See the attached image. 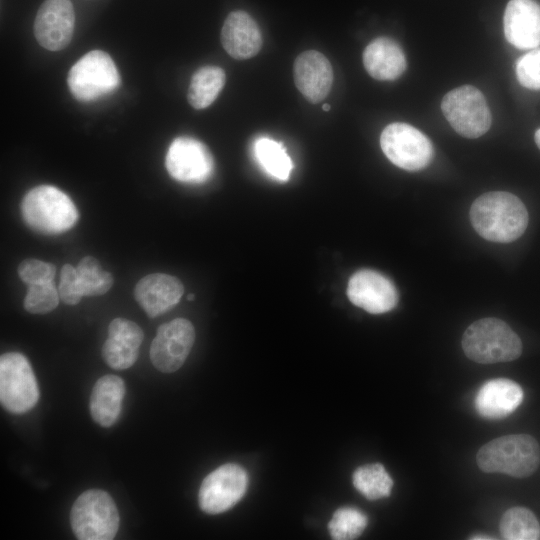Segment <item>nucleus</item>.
<instances>
[{
    "label": "nucleus",
    "instance_id": "25",
    "mask_svg": "<svg viewBox=\"0 0 540 540\" xmlns=\"http://www.w3.org/2000/svg\"><path fill=\"white\" fill-rule=\"evenodd\" d=\"M500 532L507 540H537L540 538V525L532 511L513 507L502 516Z\"/></svg>",
    "mask_w": 540,
    "mask_h": 540
},
{
    "label": "nucleus",
    "instance_id": "9",
    "mask_svg": "<svg viewBox=\"0 0 540 540\" xmlns=\"http://www.w3.org/2000/svg\"><path fill=\"white\" fill-rule=\"evenodd\" d=\"M385 156L397 167L407 171H419L429 165L433 158V146L428 137L407 123L387 125L380 136Z\"/></svg>",
    "mask_w": 540,
    "mask_h": 540
},
{
    "label": "nucleus",
    "instance_id": "19",
    "mask_svg": "<svg viewBox=\"0 0 540 540\" xmlns=\"http://www.w3.org/2000/svg\"><path fill=\"white\" fill-rule=\"evenodd\" d=\"M523 400L521 386L506 378L485 382L477 392L475 407L477 412L489 419H499L514 412Z\"/></svg>",
    "mask_w": 540,
    "mask_h": 540
},
{
    "label": "nucleus",
    "instance_id": "6",
    "mask_svg": "<svg viewBox=\"0 0 540 540\" xmlns=\"http://www.w3.org/2000/svg\"><path fill=\"white\" fill-rule=\"evenodd\" d=\"M121 79L111 56L93 50L82 56L70 69L67 77L72 95L79 101L90 102L118 88Z\"/></svg>",
    "mask_w": 540,
    "mask_h": 540
},
{
    "label": "nucleus",
    "instance_id": "29",
    "mask_svg": "<svg viewBox=\"0 0 540 540\" xmlns=\"http://www.w3.org/2000/svg\"><path fill=\"white\" fill-rule=\"evenodd\" d=\"M139 349L129 344L108 337L102 346V357L111 368L124 370L130 368L137 360Z\"/></svg>",
    "mask_w": 540,
    "mask_h": 540
},
{
    "label": "nucleus",
    "instance_id": "17",
    "mask_svg": "<svg viewBox=\"0 0 540 540\" xmlns=\"http://www.w3.org/2000/svg\"><path fill=\"white\" fill-rule=\"evenodd\" d=\"M183 292V284L175 276L153 273L137 282L134 297L146 314L155 318L172 309Z\"/></svg>",
    "mask_w": 540,
    "mask_h": 540
},
{
    "label": "nucleus",
    "instance_id": "22",
    "mask_svg": "<svg viewBox=\"0 0 540 540\" xmlns=\"http://www.w3.org/2000/svg\"><path fill=\"white\" fill-rule=\"evenodd\" d=\"M226 81V75L218 66H204L192 76L187 99L195 109H204L217 98Z\"/></svg>",
    "mask_w": 540,
    "mask_h": 540
},
{
    "label": "nucleus",
    "instance_id": "5",
    "mask_svg": "<svg viewBox=\"0 0 540 540\" xmlns=\"http://www.w3.org/2000/svg\"><path fill=\"white\" fill-rule=\"evenodd\" d=\"M119 520L114 500L100 489L83 492L70 512L72 530L80 540L113 539L119 528Z\"/></svg>",
    "mask_w": 540,
    "mask_h": 540
},
{
    "label": "nucleus",
    "instance_id": "35",
    "mask_svg": "<svg viewBox=\"0 0 540 540\" xmlns=\"http://www.w3.org/2000/svg\"><path fill=\"white\" fill-rule=\"evenodd\" d=\"M477 537H472V539H493L492 537H488L486 535H476Z\"/></svg>",
    "mask_w": 540,
    "mask_h": 540
},
{
    "label": "nucleus",
    "instance_id": "7",
    "mask_svg": "<svg viewBox=\"0 0 540 540\" xmlns=\"http://www.w3.org/2000/svg\"><path fill=\"white\" fill-rule=\"evenodd\" d=\"M441 110L452 128L466 138H478L491 126L492 117L486 99L471 85L457 87L445 94Z\"/></svg>",
    "mask_w": 540,
    "mask_h": 540
},
{
    "label": "nucleus",
    "instance_id": "13",
    "mask_svg": "<svg viewBox=\"0 0 540 540\" xmlns=\"http://www.w3.org/2000/svg\"><path fill=\"white\" fill-rule=\"evenodd\" d=\"M347 296L355 306L371 314L391 311L398 303V291L393 282L370 269L359 270L350 277Z\"/></svg>",
    "mask_w": 540,
    "mask_h": 540
},
{
    "label": "nucleus",
    "instance_id": "34",
    "mask_svg": "<svg viewBox=\"0 0 540 540\" xmlns=\"http://www.w3.org/2000/svg\"><path fill=\"white\" fill-rule=\"evenodd\" d=\"M534 138L536 145L540 149V128L535 132Z\"/></svg>",
    "mask_w": 540,
    "mask_h": 540
},
{
    "label": "nucleus",
    "instance_id": "36",
    "mask_svg": "<svg viewBox=\"0 0 540 540\" xmlns=\"http://www.w3.org/2000/svg\"><path fill=\"white\" fill-rule=\"evenodd\" d=\"M323 110L324 111H329L330 110V105L329 104H324L323 105Z\"/></svg>",
    "mask_w": 540,
    "mask_h": 540
},
{
    "label": "nucleus",
    "instance_id": "37",
    "mask_svg": "<svg viewBox=\"0 0 540 540\" xmlns=\"http://www.w3.org/2000/svg\"><path fill=\"white\" fill-rule=\"evenodd\" d=\"M194 298H195V296L192 293L187 296V299L190 300V301L194 300Z\"/></svg>",
    "mask_w": 540,
    "mask_h": 540
},
{
    "label": "nucleus",
    "instance_id": "1",
    "mask_svg": "<svg viewBox=\"0 0 540 540\" xmlns=\"http://www.w3.org/2000/svg\"><path fill=\"white\" fill-rule=\"evenodd\" d=\"M473 228L484 239L510 243L523 235L528 226V212L514 194L492 191L479 196L470 209Z\"/></svg>",
    "mask_w": 540,
    "mask_h": 540
},
{
    "label": "nucleus",
    "instance_id": "12",
    "mask_svg": "<svg viewBox=\"0 0 540 540\" xmlns=\"http://www.w3.org/2000/svg\"><path fill=\"white\" fill-rule=\"evenodd\" d=\"M195 341L192 323L185 318H176L159 326L150 347V359L156 369L163 373L178 370Z\"/></svg>",
    "mask_w": 540,
    "mask_h": 540
},
{
    "label": "nucleus",
    "instance_id": "8",
    "mask_svg": "<svg viewBox=\"0 0 540 540\" xmlns=\"http://www.w3.org/2000/svg\"><path fill=\"white\" fill-rule=\"evenodd\" d=\"M39 388L28 359L8 352L0 358V402L13 414H24L35 407Z\"/></svg>",
    "mask_w": 540,
    "mask_h": 540
},
{
    "label": "nucleus",
    "instance_id": "4",
    "mask_svg": "<svg viewBox=\"0 0 540 540\" xmlns=\"http://www.w3.org/2000/svg\"><path fill=\"white\" fill-rule=\"evenodd\" d=\"M462 347L470 360L481 364L512 361L522 352L519 336L497 318H483L472 323L464 332Z\"/></svg>",
    "mask_w": 540,
    "mask_h": 540
},
{
    "label": "nucleus",
    "instance_id": "31",
    "mask_svg": "<svg viewBox=\"0 0 540 540\" xmlns=\"http://www.w3.org/2000/svg\"><path fill=\"white\" fill-rule=\"evenodd\" d=\"M55 274V265L38 259L23 260L18 266L20 279L28 285L53 282Z\"/></svg>",
    "mask_w": 540,
    "mask_h": 540
},
{
    "label": "nucleus",
    "instance_id": "24",
    "mask_svg": "<svg viewBox=\"0 0 540 540\" xmlns=\"http://www.w3.org/2000/svg\"><path fill=\"white\" fill-rule=\"evenodd\" d=\"M352 479L354 487L369 500L389 496L393 486L392 478L380 463L358 467Z\"/></svg>",
    "mask_w": 540,
    "mask_h": 540
},
{
    "label": "nucleus",
    "instance_id": "21",
    "mask_svg": "<svg viewBox=\"0 0 540 540\" xmlns=\"http://www.w3.org/2000/svg\"><path fill=\"white\" fill-rule=\"evenodd\" d=\"M125 396V383L116 375L99 378L91 392L90 413L93 420L102 427L112 426L119 418Z\"/></svg>",
    "mask_w": 540,
    "mask_h": 540
},
{
    "label": "nucleus",
    "instance_id": "18",
    "mask_svg": "<svg viewBox=\"0 0 540 540\" xmlns=\"http://www.w3.org/2000/svg\"><path fill=\"white\" fill-rule=\"evenodd\" d=\"M221 43L235 59H249L262 47V35L256 21L245 11L231 12L221 30Z\"/></svg>",
    "mask_w": 540,
    "mask_h": 540
},
{
    "label": "nucleus",
    "instance_id": "15",
    "mask_svg": "<svg viewBox=\"0 0 540 540\" xmlns=\"http://www.w3.org/2000/svg\"><path fill=\"white\" fill-rule=\"evenodd\" d=\"M507 41L518 49L540 46V5L533 0H510L503 18Z\"/></svg>",
    "mask_w": 540,
    "mask_h": 540
},
{
    "label": "nucleus",
    "instance_id": "10",
    "mask_svg": "<svg viewBox=\"0 0 540 540\" xmlns=\"http://www.w3.org/2000/svg\"><path fill=\"white\" fill-rule=\"evenodd\" d=\"M247 485L248 475L241 466L224 464L202 481L198 493L199 506L208 514L223 513L240 501Z\"/></svg>",
    "mask_w": 540,
    "mask_h": 540
},
{
    "label": "nucleus",
    "instance_id": "26",
    "mask_svg": "<svg viewBox=\"0 0 540 540\" xmlns=\"http://www.w3.org/2000/svg\"><path fill=\"white\" fill-rule=\"evenodd\" d=\"M78 285L82 296H100L113 285V276L102 269L98 260L92 256L83 257L76 267Z\"/></svg>",
    "mask_w": 540,
    "mask_h": 540
},
{
    "label": "nucleus",
    "instance_id": "20",
    "mask_svg": "<svg viewBox=\"0 0 540 540\" xmlns=\"http://www.w3.org/2000/svg\"><path fill=\"white\" fill-rule=\"evenodd\" d=\"M363 64L371 77L381 81L395 80L406 69V57L396 41L379 37L365 48Z\"/></svg>",
    "mask_w": 540,
    "mask_h": 540
},
{
    "label": "nucleus",
    "instance_id": "32",
    "mask_svg": "<svg viewBox=\"0 0 540 540\" xmlns=\"http://www.w3.org/2000/svg\"><path fill=\"white\" fill-rule=\"evenodd\" d=\"M108 337L123 341L139 349L144 334L140 326L135 322L125 318H115L109 324Z\"/></svg>",
    "mask_w": 540,
    "mask_h": 540
},
{
    "label": "nucleus",
    "instance_id": "3",
    "mask_svg": "<svg viewBox=\"0 0 540 540\" xmlns=\"http://www.w3.org/2000/svg\"><path fill=\"white\" fill-rule=\"evenodd\" d=\"M20 209L25 223L32 230L45 235L68 231L79 217L71 198L51 185H39L28 191Z\"/></svg>",
    "mask_w": 540,
    "mask_h": 540
},
{
    "label": "nucleus",
    "instance_id": "16",
    "mask_svg": "<svg viewBox=\"0 0 540 540\" xmlns=\"http://www.w3.org/2000/svg\"><path fill=\"white\" fill-rule=\"evenodd\" d=\"M294 81L309 102H321L332 87V66L322 53L315 50L305 51L295 59Z\"/></svg>",
    "mask_w": 540,
    "mask_h": 540
},
{
    "label": "nucleus",
    "instance_id": "2",
    "mask_svg": "<svg viewBox=\"0 0 540 540\" xmlns=\"http://www.w3.org/2000/svg\"><path fill=\"white\" fill-rule=\"evenodd\" d=\"M476 460L484 472L524 478L537 470L540 464V447L537 440L530 435H506L483 445Z\"/></svg>",
    "mask_w": 540,
    "mask_h": 540
},
{
    "label": "nucleus",
    "instance_id": "11",
    "mask_svg": "<svg viewBox=\"0 0 540 540\" xmlns=\"http://www.w3.org/2000/svg\"><path fill=\"white\" fill-rule=\"evenodd\" d=\"M165 166L173 179L182 183L199 184L212 176L214 160L204 143L190 136H180L171 142Z\"/></svg>",
    "mask_w": 540,
    "mask_h": 540
},
{
    "label": "nucleus",
    "instance_id": "30",
    "mask_svg": "<svg viewBox=\"0 0 540 540\" xmlns=\"http://www.w3.org/2000/svg\"><path fill=\"white\" fill-rule=\"evenodd\" d=\"M516 76L522 86L533 90L540 89V48L533 49L518 59Z\"/></svg>",
    "mask_w": 540,
    "mask_h": 540
},
{
    "label": "nucleus",
    "instance_id": "33",
    "mask_svg": "<svg viewBox=\"0 0 540 540\" xmlns=\"http://www.w3.org/2000/svg\"><path fill=\"white\" fill-rule=\"evenodd\" d=\"M60 300L68 305H76L83 297L78 285L77 271L71 264L63 265L58 287Z\"/></svg>",
    "mask_w": 540,
    "mask_h": 540
},
{
    "label": "nucleus",
    "instance_id": "27",
    "mask_svg": "<svg viewBox=\"0 0 540 540\" xmlns=\"http://www.w3.org/2000/svg\"><path fill=\"white\" fill-rule=\"evenodd\" d=\"M366 515L352 507H343L335 511L328 524L331 537L335 540L355 539L367 526Z\"/></svg>",
    "mask_w": 540,
    "mask_h": 540
},
{
    "label": "nucleus",
    "instance_id": "14",
    "mask_svg": "<svg viewBox=\"0 0 540 540\" xmlns=\"http://www.w3.org/2000/svg\"><path fill=\"white\" fill-rule=\"evenodd\" d=\"M75 26V13L70 0H45L34 21V35L47 50L59 51L71 41Z\"/></svg>",
    "mask_w": 540,
    "mask_h": 540
},
{
    "label": "nucleus",
    "instance_id": "28",
    "mask_svg": "<svg viewBox=\"0 0 540 540\" xmlns=\"http://www.w3.org/2000/svg\"><path fill=\"white\" fill-rule=\"evenodd\" d=\"M59 300V292L53 282L29 285L24 308L32 314H46L57 307Z\"/></svg>",
    "mask_w": 540,
    "mask_h": 540
},
{
    "label": "nucleus",
    "instance_id": "23",
    "mask_svg": "<svg viewBox=\"0 0 540 540\" xmlns=\"http://www.w3.org/2000/svg\"><path fill=\"white\" fill-rule=\"evenodd\" d=\"M253 152L269 175L281 181L288 180L293 163L282 143L269 137H259L254 142Z\"/></svg>",
    "mask_w": 540,
    "mask_h": 540
}]
</instances>
